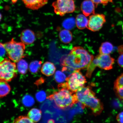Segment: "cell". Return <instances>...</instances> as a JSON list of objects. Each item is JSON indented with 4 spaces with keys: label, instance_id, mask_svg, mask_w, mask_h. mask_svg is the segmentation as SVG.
<instances>
[{
    "label": "cell",
    "instance_id": "cell-15",
    "mask_svg": "<svg viewBox=\"0 0 123 123\" xmlns=\"http://www.w3.org/2000/svg\"><path fill=\"white\" fill-rule=\"evenodd\" d=\"M59 37L61 41L65 44L69 43L73 39V36L71 32L68 30H63L60 32Z\"/></svg>",
    "mask_w": 123,
    "mask_h": 123
},
{
    "label": "cell",
    "instance_id": "cell-20",
    "mask_svg": "<svg viewBox=\"0 0 123 123\" xmlns=\"http://www.w3.org/2000/svg\"><path fill=\"white\" fill-rule=\"evenodd\" d=\"M76 24V20L72 17L66 19L62 23V26L64 28L67 30H70L74 27Z\"/></svg>",
    "mask_w": 123,
    "mask_h": 123
},
{
    "label": "cell",
    "instance_id": "cell-25",
    "mask_svg": "<svg viewBox=\"0 0 123 123\" xmlns=\"http://www.w3.org/2000/svg\"><path fill=\"white\" fill-rule=\"evenodd\" d=\"M96 67V64L92 61L87 68V71L86 75L87 78H91L92 73Z\"/></svg>",
    "mask_w": 123,
    "mask_h": 123
},
{
    "label": "cell",
    "instance_id": "cell-26",
    "mask_svg": "<svg viewBox=\"0 0 123 123\" xmlns=\"http://www.w3.org/2000/svg\"><path fill=\"white\" fill-rule=\"evenodd\" d=\"M114 89L123 87V73L117 78L114 83Z\"/></svg>",
    "mask_w": 123,
    "mask_h": 123
},
{
    "label": "cell",
    "instance_id": "cell-34",
    "mask_svg": "<svg viewBox=\"0 0 123 123\" xmlns=\"http://www.w3.org/2000/svg\"><path fill=\"white\" fill-rule=\"evenodd\" d=\"M3 47L1 43H0V56H2L4 53H2V48Z\"/></svg>",
    "mask_w": 123,
    "mask_h": 123
},
{
    "label": "cell",
    "instance_id": "cell-27",
    "mask_svg": "<svg viewBox=\"0 0 123 123\" xmlns=\"http://www.w3.org/2000/svg\"><path fill=\"white\" fill-rule=\"evenodd\" d=\"M35 97L37 100L38 102H43V101L45 100L46 99V93L43 91L38 92L36 94Z\"/></svg>",
    "mask_w": 123,
    "mask_h": 123
},
{
    "label": "cell",
    "instance_id": "cell-29",
    "mask_svg": "<svg viewBox=\"0 0 123 123\" xmlns=\"http://www.w3.org/2000/svg\"><path fill=\"white\" fill-rule=\"evenodd\" d=\"M96 6V7H97L98 4H102L104 6L106 5L109 2H113L112 0H91Z\"/></svg>",
    "mask_w": 123,
    "mask_h": 123
},
{
    "label": "cell",
    "instance_id": "cell-19",
    "mask_svg": "<svg viewBox=\"0 0 123 123\" xmlns=\"http://www.w3.org/2000/svg\"><path fill=\"white\" fill-rule=\"evenodd\" d=\"M17 68L18 71L21 74H25L27 73L28 68L27 62L22 59L17 62Z\"/></svg>",
    "mask_w": 123,
    "mask_h": 123
},
{
    "label": "cell",
    "instance_id": "cell-30",
    "mask_svg": "<svg viewBox=\"0 0 123 123\" xmlns=\"http://www.w3.org/2000/svg\"><path fill=\"white\" fill-rule=\"evenodd\" d=\"M114 89L117 96L121 101H123V87Z\"/></svg>",
    "mask_w": 123,
    "mask_h": 123
},
{
    "label": "cell",
    "instance_id": "cell-23",
    "mask_svg": "<svg viewBox=\"0 0 123 123\" xmlns=\"http://www.w3.org/2000/svg\"><path fill=\"white\" fill-rule=\"evenodd\" d=\"M65 74L62 72L58 70L55 73L54 76V78L56 82L59 83H63L66 81L67 79Z\"/></svg>",
    "mask_w": 123,
    "mask_h": 123
},
{
    "label": "cell",
    "instance_id": "cell-2",
    "mask_svg": "<svg viewBox=\"0 0 123 123\" xmlns=\"http://www.w3.org/2000/svg\"><path fill=\"white\" fill-rule=\"evenodd\" d=\"M58 91L49 96L48 99L53 100L57 106L64 110L71 107L78 102L76 94L67 88L65 83L58 86Z\"/></svg>",
    "mask_w": 123,
    "mask_h": 123
},
{
    "label": "cell",
    "instance_id": "cell-1",
    "mask_svg": "<svg viewBox=\"0 0 123 123\" xmlns=\"http://www.w3.org/2000/svg\"><path fill=\"white\" fill-rule=\"evenodd\" d=\"M94 59L93 55L81 47L73 48L70 53L61 60V64L76 70L87 68Z\"/></svg>",
    "mask_w": 123,
    "mask_h": 123
},
{
    "label": "cell",
    "instance_id": "cell-10",
    "mask_svg": "<svg viewBox=\"0 0 123 123\" xmlns=\"http://www.w3.org/2000/svg\"><path fill=\"white\" fill-rule=\"evenodd\" d=\"M49 0H22L26 7L31 10H37L47 3Z\"/></svg>",
    "mask_w": 123,
    "mask_h": 123
},
{
    "label": "cell",
    "instance_id": "cell-17",
    "mask_svg": "<svg viewBox=\"0 0 123 123\" xmlns=\"http://www.w3.org/2000/svg\"><path fill=\"white\" fill-rule=\"evenodd\" d=\"M11 88L7 81L0 80V97H3L10 93Z\"/></svg>",
    "mask_w": 123,
    "mask_h": 123
},
{
    "label": "cell",
    "instance_id": "cell-13",
    "mask_svg": "<svg viewBox=\"0 0 123 123\" xmlns=\"http://www.w3.org/2000/svg\"><path fill=\"white\" fill-rule=\"evenodd\" d=\"M56 70V68L53 63L47 62L43 64L41 71L43 74L49 76L53 75Z\"/></svg>",
    "mask_w": 123,
    "mask_h": 123
},
{
    "label": "cell",
    "instance_id": "cell-7",
    "mask_svg": "<svg viewBox=\"0 0 123 123\" xmlns=\"http://www.w3.org/2000/svg\"><path fill=\"white\" fill-rule=\"evenodd\" d=\"M52 6L55 13L62 16L67 13H73L75 10L74 0H56Z\"/></svg>",
    "mask_w": 123,
    "mask_h": 123
},
{
    "label": "cell",
    "instance_id": "cell-12",
    "mask_svg": "<svg viewBox=\"0 0 123 123\" xmlns=\"http://www.w3.org/2000/svg\"><path fill=\"white\" fill-rule=\"evenodd\" d=\"M20 37L21 42L25 45H29L33 43L35 39L34 32L29 29L23 30L21 33Z\"/></svg>",
    "mask_w": 123,
    "mask_h": 123
},
{
    "label": "cell",
    "instance_id": "cell-36",
    "mask_svg": "<svg viewBox=\"0 0 123 123\" xmlns=\"http://www.w3.org/2000/svg\"><path fill=\"white\" fill-rule=\"evenodd\" d=\"M122 30H123V24L122 26Z\"/></svg>",
    "mask_w": 123,
    "mask_h": 123
},
{
    "label": "cell",
    "instance_id": "cell-5",
    "mask_svg": "<svg viewBox=\"0 0 123 123\" xmlns=\"http://www.w3.org/2000/svg\"><path fill=\"white\" fill-rule=\"evenodd\" d=\"M17 69L15 62L7 58L0 61V80L10 81L16 77Z\"/></svg>",
    "mask_w": 123,
    "mask_h": 123
},
{
    "label": "cell",
    "instance_id": "cell-24",
    "mask_svg": "<svg viewBox=\"0 0 123 123\" xmlns=\"http://www.w3.org/2000/svg\"><path fill=\"white\" fill-rule=\"evenodd\" d=\"M14 123H33L28 116H20L15 119Z\"/></svg>",
    "mask_w": 123,
    "mask_h": 123
},
{
    "label": "cell",
    "instance_id": "cell-9",
    "mask_svg": "<svg viewBox=\"0 0 123 123\" xmlns=\"http://www.w3.org/2000/svg\"><path fill=\"white\" fill-rule=\"evenodd\" d=\"M105 15L102 14H92L89 17L87 28L92 31H99L106 22Z\"/></svg>",
    "mask_w": 123,
    "mask_h": 123
},
{
    "label": "cell",
    "instance_id": "cell-14",
    "mask_svg": "<svg viewBox=\"0 0 123 123\" xmlns=\"http://www.w3.org/2000/svg\"><path fill=\"white\" fill-rule=\"evenodd\" d=\"M88 20L84 15L79 14L76 18V24L77 27L80 30H83L87 27Z\"/></svg>",
    "mask_w": 123,
    "mask_h": 123
},
{
    "label": "cell",
    "instance_id": "cell-32",
    "mask_svg": "<svg viewBox=\"0 0 123 123\" xmlns=\"http://www.w3.org/2000/svg\"><path fill=\"white\" fill-rule=\"evenodd\" d=\"M116 119L118 122L123 123V111L120 112L117 115Z\"/></svg>",
    "mask_w": 123,
    "mask_h": 123
},
{
    "label": "cell",
    "instance_id": "cell-33",
    "mask_svg": "<svg viewBox=\"0 0 123 123\" xmlns=\"http://www.w3.org/2000/svg\"><path fill=\"white\" fill-rule=\"evenodd\" d=\"M117 62L120 67L123 68V55L119 56L117 60Z\"/></svg>",
    "mask_w": 123,
    "mask_h": 123
},
{
    "label": "cell",
    "instance_id": "cell-11",
    "mask_svg": "<svg viewBox=\"0 0 123 123\" xmlns=\"http://www.w3.org/2000/svg\"><path fill=\"white\" fill-rule=\"evenodd\" d=\"M96 6L91 0H85L81 3V8L82 13L86 17L95 14Z\"/></svg>",
    "mask_w": 123,
    "mask_h": 123
},
{
    "label": "cell",
    "instance_id": "cell-31",
    "mask_svg": "<svg viewBox=\"0 0 123 123\" xmlns=\"http://www.w3.org/2000/svg\"><path fill=\"white\" fill-rule=\"evenodd\" d=\"M113 105L116 108H121L122 107V105L119 100L117 99L113 101Z\"/></svg>",
    "mask_w": 123,
    "mask_h": 123
},
{
    "label": "cell",
    "instance_id": "cell-21",
    "mask_svg": "<svg viewBox=\"0 0 123 123\" xmlns=\"http://www.w3.org/2000/svg\"><path fill=\"white\" fill-rule=\"evenodd\" d=\"M22 102L23 105L27 107H31L34 104V99L30 95H27L23 98Z\"/></svg>",
    "mask_w": 123,
    "mask_h": 123
},
{
    "label": "cell",
    "instance_id": "cell-28",
    "mask_svg": "<svg viewBox=\"0 0 123 123\" xmlns=\"http://www.w3.org/2000/svg\"><path fill=\"white\" fill-rule=\"evenodd\" d=\"M76 70L71 67L68 66H64L62 69V72L66 74L68 77Z\"/></svg>",
    "mask_w": 123,
    "mask_h": 123
},
{
    "label": "cell",
    "instance_id": "cell-4",
    "mask_svg": "<svg viewBox=\"0 0 123 123\" xmlns=\"http://www.w3.org/2000/svg\"><path fill=\"white\" fill-rule=\"evenodd\" d=\"M12 61L17 62L24 57L25 49V44L22 42H17L13 38L9 42L1 43Z\"/></svg>",
    "mask_w": 123,
    "mask_h": 123
},
{
    "label": "cell",
    "instance_id": "cell-16",
    "mask_svg": "<svg viewBox=\"0 0 123 123\" xmlns=\"http://www.w3.org/2000/svg\"><path fill=\"white\" fill-rule=\"evenodd\" d=\"M42 116V112L40 110L37 108L32 109L29 111L27 116L33 121L36 123L39 121L41 119Z\"/></svg>",
    "mask_w": 123,
    "mask_h": 123
},
{
    "label": "cell",
    "instance_id": "cell-8",
    "mask_svg": "<svg viewBox=\"0 0 123 123\" xmlns=\"http://www.w3.org/2000/svg\"><path fill=\"white\" fill-rule=\"evenodd\" d=\"M93 61L97 67L105 70H110L113 68L115 59L109 55L100 54L93 59Z\"/></svg>",
    "mask_w": 123,
    "mask_h": 123
},
{
    "label": "cell",
    "instance_id": "cell-18",
    "mask_svg": "<svg viewBox=\"0 0 123 123\" xmlns=\"http://www.w3.org/2000/svg\"><path fill=\"white\" fill-rule=\"evenodd\" d=\"M113 47L111 43L106 42L102 43L99 49L100 54L110 55L113 50Z\"/></svg>",
    "mask_w": 123,
    "mask_h": 123
},
{
    "label": "cell",
    "instance_id": "cell-6",
    "mask_svg": "<svg viewBox=\"0 0 123 123\" xmlns=\"http://www.w3.org/2000/svg\"><path fill=\"white\" fill-rule=\"evenodd\" d=\"M80 70H76L66 80L67 88L73 93H76L87 82L85 77Z\"/></svg>",
    "mask_w": 123,
    "mask_h": 123
},
{
    "label": "cell",
    "instance_id": "cell-35",
    "mask_svg": "<svg viewBox=\"0 0 123 123\" xmlns=\"http://www.w3.org/2000/svg\"><path fill=\"white\" fill-rule=\"evenodd\" d=\"M1 18H2V15L0 13V21H1Z\"/></svg>",
    "mask_w": 123,
    "mask_h": 123
},
{
    "label": "cell",
    "instance_id": "cell-3",
    "mask_svg": "<svg viewBox=\"0 0 123 123\" xmlns=\"http://www.w3.org/2000/svg\"><path fill=\"white\" fill-rule=\"evenodd\" d=\"M78 100L82 104L83 107L90 108L95 116L100 114L104 110L102 103L96 97L95 93L91 89L86 90L79 97Z\"/></svg>",
    "mask_w": 123,
    "mask_h": 123
},
{
    "label": "cell",
    "instance_id": "cell-22",
    "mask_svg": "<svg viewBox=\"0 0 123 123\" xmlns=\"http://www.w3.org/2000/svg\"><path fill=\"white\" fill-rule=\"evenodd\" d=\"M41 64V61H35L32 62L29 66V70L32 73H37L40 68Z\"/></svg>",
    "mask_w": 123,
    "mask_h": 123
}]
</instances>
